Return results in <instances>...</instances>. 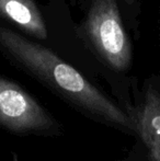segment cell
<instances>
[{
	"mask_svg": "<svg viewBox=\"0 0 160 161\" xmlns=\"http://www.w3.org/2000/svg\"><path fill=\"white\" fill-rule=\"evenodd\" d=\"M0 51L18 69L88 119L138 139L136 121L123 106L48 47L0 24Z\"/></svg>",
	"mask_w": 160,
	"mask_h": 161,
	"instance_id": "cell-1",
	"label": "cell"
},
{
	"mask_svg": "<svg viewBox=\"0 0 160 161\" xmlns=\"http://www.w3.org/2000/svg\"><path fill=\"white\" fill-rule=\"evenodd\" d=\"M80 45L105 79L114 99L133 117L138 87L128 72L133 45L126 32L118 0H89L83 21L74 25ZM134 119V117H133Z\"/></svg>",
	"mask_w": 160,
	"mask_h": 161,
	"instance_id": "cell-2",
	"label": "cell"
},
{
	"mask_svg": "<svg viewBox=\"0 0 160 161\" xmlns=\"http://www.w3.org/2000/svg\"><path fill=\"white\" fill-rule=\"evenodd\" d=\"M0 127L21 137L57 138L63 124L19 83L0 76Z\"/></svg>",
	"mask_w": 160,
	"mask_h": 161,
	"instance_id": "cell-3",
	"label": "cell"
},
{
	"mask_svg": "<svg viewBox=\"0 0 160 161\" xmlns=\"http://www.w3.org/2000/svg\"><path fill=\"white\" fill-rule=\"evenodd\" d=\"M133 117L148 161H160V76L144 81L136 94Z\"/></svg>",
	"mask_w": 160,
	"mask_h": 161,
	"instance_id": "cell-4",
	"label": "cell"
},
{
	"mask_svg": "<svg viewBox=\"0 0 160 161\" xmlns=\"http://www.w3.org/2000/svg\"><path fill=\"white\" fill-rule=\"evenodd\" d=\"M0 18L31 37L48 38L46 20L35 0H0Z\"/></svg>",
	"mask_w": 160,
	"mask_h": 161,
	"instance_id": "cell-5",
	"label": "cell"
},
{
	"mask_svg": "<svg viewBox=\"0 0 160 161\" xmlns=\"http://www.w3.org/2000/svg\"><path fill=\"white\" fill-rule=\"evenodd\" d=\"M122 3V18L128 29H137V18L139 13V0H120Z\"/></svg>",
	"mask_w": 160,
	"mask_h": 161,
	"instance_id": "cell-6",
	"label": "cell"
},
{
	"mask_svg": "<svg viewBox=\"0 0 160 161\" xmlns=\"http://www.w3.org/2000/svg\"><path fill=\"white\" fill-rule=\"evenodd\" d=\"M12 160L13 161H19V156L15 153H12Z\"/></svg>",
	"mask_w": 160,
	"mask_h": 161,
	"instance_id": "cell-7",
	"label": "cell"
},
{
	"mask_svg": "<svg viewBox=\"0 0 160 161\" xmlns=\"http://www.w3.org/2000/svg\"><path fill=\"white\" fill-rule=\"evenodd\" d=\"M114 161H130V159H120V160H114Z\"/></svg>",
	"mask_w": 160,
	"mask_h": 161,
	"instance_id": "cell-8",
	"label": "cell"
}]
</instances>
